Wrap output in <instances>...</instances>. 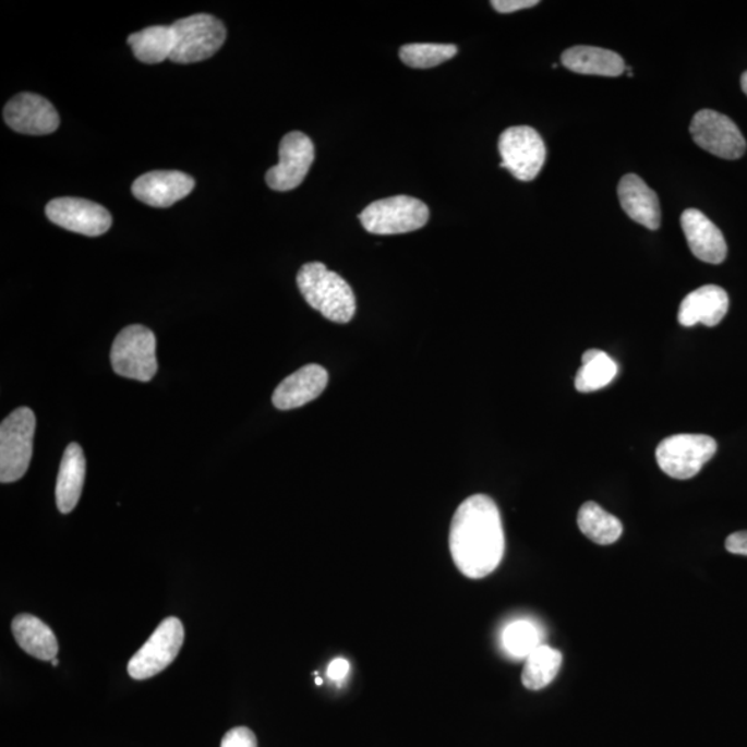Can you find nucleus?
Wrapping results in <instances>:
<instances>
[{"label":"nucleus","instance_id":"obj_5","mask_svg":"<svg viewBox=\"0 0 747 747\" xmlns=\"http://www.w3.org/2000/svg\"><path fill=\"white\" fill-rule=\"evenodd\" d=\"M157 339L152 329L129 326L117 335L111 348V364L118 375L148 383L158 371Z\"/></svg>","mask_w":747,"mask_h":747},{"label":"nucleus","instance_id":"obj_32","mask_svg":"<svg viewBox=\"0 0 747 747\" xmlns=\"http://www.w3.org/2000/svg\"><path fill=\"white\" fill-rule=\"evenodd\" d=\"M740 86H742V91H744L745 95L747 96V71L744 72V75H742Z\"/></svg>","mask_w":747,"mask_h":747},{"label":"nucleus","instance_id":"obj_10","mask_svg":"<svg viewBox=\"0 0 747 747\" xmlns=\"http://www.w3.org/2000/svg\"><path fill=\"white\" fill-rule=\"evenodd\" d=\"M689 132L694 142L713 156L738 159L746 152V141L739 128L731 118L718 111L697 112L690 122Z\"/></svg>","mask_w":747,"mask_h":747},{"label":"nucleus","instance_id":"obj_7","mask_svg":"<svg viewBox=\"0 0 747 747\" xmlns=\"http://www.w3.org/2000/svg\"><path fill=\"white\" fill-rule=\"evenodd\" d=\"M718 453V442L712 436L682 434L666 437L656 448L661 470L678 481L697 477L700 470Z\"/></svg>","mask_w":747,"mask_h":747},{"label":"nucleus","instance_id":"obj_33","mask_svg":"<svg viewBox=\"0 0 747 747\" xmlns=\"http://www.w3.org/2000/svg\"><path fill=\"white\" fill-rule=\"evenodd\" d=\"M51 664H53L55 667H58L59 666L58 659H53V661H51Z\"/></svg>","mask_w":747,"mask_h":747},{"label":"nucleus","instance_id":"obj_29","mask_svg":"<svg viewBox=\"0 0 747 747\" xmlns=\"http://www.w3.org/2000/svg\"><path fill=\"white\" fill-rule=\"evenodd\" d=\"M538 0H493L492 7L498 13L507 14L538 7Z\"/></svg>","mask_w":747,"mask_h":747},{"label":"nucleus","instance_id":"obj_25","mask_svg":"<svg viewBox=\"0 0 747 747\" xmlns=\"http://www.w3.org/2000/svg\"><path fill=\"white\" fill-rule=\"evenodd\" d=\"M563 653L556 649L540 646L527 658L522 672V684L530 690L549 687L563 667Z\"/></svg>","mask_w":747,"mask_h":747},{"label":"nucleus","instance_id":"obj_21","mask_svg":"<svg viewBox=\"0 0 747 747\" xmlns=\"http://www.w3.org/2000/svg\"><path fill=\"white\" fill-rule=\"evenodd\" d=\"M561 59L566 69L581 75L619 76L626 70L619 55L594 46H575L565 50Z\"/></svg>","mask_w":747,"mask_h":747},{"label":"nucleus","instance_id":"obj_11","mask_svg":"<svg viewBox=\"0 0 747 747\" xmlns=\"http://www.w3.org/2000/svg\"><path fill=\"white\" fill-rule=\"evenodd\" d=\"M280 162L266 173V183L275 192H290L305 180L314 161V146L302 132H291L280 143Z\"/></svg>","mask_w":747,"mask_h":747},{"label":"nucleus","instance_id":"obj_2","mask_svg":"<svg viewBox=\"0 0 747 747\" xmlns=\"http://www.w3.org/2000/svg\"><path fill=\"white\" fill-rule=\"evenodd\" d=\"M297 285L309 305L328 321L347 324L357 313V298L352 288L338 273L328 270L321 262L303 265L298 272Z\"/></svg>","mask_w":747,"mask_h":747},{"label":"nucleus","instance_id":"obj_8","mask_svg":"<svg viewBox=\"0 0 747 747\" xmlns=\"http://www.w3.org/2000/svg\"><path fill=\"white\" fill-rule=\"evenodd\" d=\"M183 643V623L178 617H167L129 661V676L133 679H147L157 676L165 668L171 666Z\"/></svg>","mask_w":747,"mask_h":747},{"label":"nucleus","instance_id":"obj_18","mask_svg":"<svg viewBox=\"0 0 747 747\" xmlns=\"http://www.w3.org/2000/svg\"><path fill=\"white\" fill-rule=\"evenodd\" d=\"M623 210L649 230L661 228L662 210L661 203L655 192L648 188L637 174L628 173L623 177L617 188Z\"/></svg>","mask_w":747,"mask_h":747},{"label":"nucleus","instance_id":"obj_3","mask_svg":"<svg viewBox=\"0 0 747 747\" xmlns=\"http://www.w3.org/2000/svg\"><path fill=\"white\" fill-rule=\"evenodd\" d=\"M36 419L28 407H20L0 425V482H17L28 471Z\"/></svg>","mask_w":747,"mask_h":747},{"label":"nucleus","instance_id":"obj_6","mask_svg":"<svg viewBox=\"0 0 747 747\" xmlns=\"http://www.w3.org/2000/svg\"><path fill=\"white\" fill-rule=\"evenodd\" d=\"M369 233L378 236L403 234L415 231L430 220V209L422 201L409 195L375 201L359 216Z\"/></svg>","mask_w":747,"mask_h":747},{"label":"nucleus","instance_id":"obj_14","mask_svg":"<svg viewBox=\"0 0 747 747\" xmlns=\"http://www.w3.org/2000/svg\"><path fill=\"white\" fill-rule=\"evenodd\" d=\"M194 188V179L183 172L153 171L135 180L132 193L149 207L168 208L188 197Z\"/></svg>","mask_w":747,"mask_h":747},{"label":"nucleus","instance_id":"obj_27","mask_svg":"<svg viewBox=\"0 0 747 747\" xmlns=\"http://www.w3.org/2000/svg\"><path fill=\"white\" fill-rule=\"evenodd\" d=\"M503 643L509 655L527 659L535 648L541 646L540 634L530 622H514L504 630Z\"/></svg>","mask_w":747,"mask_h":747},{"label":"nucleus","instance_id":"obj_31","mask_svg":"<svg viewBox=\"0 0 747 747\" xmlns=\"http://www.w3.org/2000/svg\"><path fill=\"white\" fill-rule=\"evenodd\" d=\"M350 664L347 659L339 658L334 659V661L329 663L327 674L334 682H341V679L348 676Z\"/></svg>","mask_w":747,"mask_h":747},{"label":"nucleus","instance_id":"obj_34","mask_svg":"<svg viewBox=\"0 0 747 747\" xmlns=\"http://www.w3.org/2000/svg\"><path fill=\"white\" fill-rule=\"evenodd\" d=\"M316 684H317V685H322V684H323V679H322V678H316Z\"/></svg>","mask_w":747,"mask_h":747},{"label":"nucleus","instance_id":"obj_20","mask_svg":"<svg viewBox=\"0 0 747 747\" xmlns=\"http://www.w3.org/2000/svg\"><path fill=\"white\" fill-rule=\"evenodd\" d=\"M12 631L20 648L39 661L51 662L59 653V641L53 630L39 617L22 613L14 617Z\"/></svg>","mask_w":747,"mask_h":747},{"label":"nucleus","instance_id":"obj_1","mask_svg":"<svg viewBox=\"0 0 747 747\" xmlns=\"http://www.w3.org/2000/svg\"><path fill=\"white\" fill-rule=\"evenodd\" d=\"M448 547L457 569L468 579H483L498 568L506 553V535L493 498L475 494L458 506Z\"/></svg>","mask_w":747,"mask_h":747},{"label":"nucleus","instance_id":"obj_17","mask_svg":"<svg viewBox=\"0 0 747 747\" xmlns=\"http://www.w3.org/2000/svg\"><path fill=\"white\" fill-rule=\"evenodd\" d=\"M730 298L724 288L719 286H703L684 298L678 311V323L684 327L719 326L728 313Z\"/></svg>","mask_w":747,"mask_h":747},{"label":"nucleus","instance_id":"obj_4","mask_svg":"<svg viewBox=\"0 0 747 747\" xmlns=\"http://www.w3.org/2000/svg\"><path fill=\"white\" fill-rule=\"evenodd\" d=\"M171 27L174 35L171 61L178 64L198 63L213 58L228 36L224 23L210 14L190 15Z\"/></svg>","mask_w":747,"mask_h":747},{"label":"nucleus","instance_id":"obj_19","mask_svg":"<svg viewBox=\"0 0 747 747\" xmlns=\"http://www.w3.org/2000/svg\"><path fill=\"white\" fill-rule=\"evenodd\" d=\"M86 475L84 450L79 443H71L65 448L60 463L58 484H56V503L61 514H70L79 506Z\"/></svg>","mask_w":747,"mask_h":747},{"label":"nucleus","instance_id":"obj_16","mask_svg":"<svg viewBox=\"0 0 747 747\" xmlns=\"http://www.w3.org/2000/svg\"><path fill=\"white\" fill-rule=\"evenodd\" d=\"M327 384V370L318 364H308L281 381L273 394V405L278 410L299 409L317 399Z\"/></svg>","mask_w":747,"mask_h":747},{"label":"nucleus","instance_id":"obj_23","mask_svg":"<svg viewBox=\"0 0 747 747\" xmlns=\"http://www.w3.org/2000/svg\"><path fill=\"white\" fill-rule=\"evenodd\" d=\"M577 525L586 538L600 545L616 543L623 534L621 520L594 502L581 506L577 514Z\"/></svg>","mask_w":747,"mask_h":747},{"label":"nucleus","instance_id":"obj_28","mask_svg":"<svg viewBox=\"0 0 747 747\" xmlns=\"http://www.w3.org/2000/svg\"><path fill=\"white\" fill-rule=\"evenodd\" d=\"M220 747H257L256 736L246 726H236L221 739Z\"/></svg>","mask_w":747,"mask_h":747},{"label":"nucleus","instance_id":"obj_24","mask_svg":"<svg viewBox=\"0 0 747 747\" xmlns=\"http://www.w3.org/2000/svg\"><path fill=\"white\" fill-rule=\"evenodd\" d=\"M577 371L575 385L581 394L600 390L610 385L617 375V364L604 350H586Z\"/></svg>","mask_w":747,"mask_h":747},{"label":"nucleus","instance_id":"obj_22","mask_svg":"<svg viewBox=\"0 0 747 747\" xmlns=\"http://www.w3.org/2000/svg\"><path fill=\"white\" fill-rule=\"evenodd\" d=\"M128 44L132 46L133 55L142 63L159 64L165 60H171L174 49L173 29L165 25H154L129 36Z\"/></svg>","mask_w":747,"mask_h":747},{"label":"nucleus","instance_id":"obj_30","mask_svg":"<svg viewBox=\"0 0 747 747\" xmlns=\"http://www.w3.org/2000/svg\"><path fill=\"white\" fill-rule=\"evenodd\" d=\"M725 549L731 554L747 556V530L728 535L725 540Z\"/></svg>","mask_w":747,"mask_h":747},{"label":"nucleus","instance_id":"obj_9","mask_svg":"<svg viewBox=\"0 0 747 747\" xmlns=\"http://www.w3.org/2000/svg\"><path fill=\"white\" fill-rule=\"evenodd\" d=\"M498 152L506 168L520 182H532L543 168L547 149L543 138L530 126H513L502 133Z\"/></svg>","mask_w":747,"mask_h":747},{"label":"nucleus","instance_id":"obj_13","mask_svg":"<svg viewBox=\"0 0 747 747\" xmlns=\"http://www.w3.org/2000/svg\"><path fill=\"white\" fill-rule=\"evenodd\" d=\"M4 122L23 135H50L60 125L59 112L45 97L20 93L4 107Z\"/></svg>","mask_w":747,"mask_h":747},{"label":"nucleus","instance_id":"obj_12","mask_svg":"<svg viewBox=\"0 0 747 747\" xmlns=\"http://www.w3.org/2000/svg\"><path fill=\"white\" fill-rule=\"evenodd\" d=\"M46 216L55 225L74 233L97 237L111 228V214L101 205L84 198L63 197L46 205Z\"/></svg>","mask_w":747,"mask_h":747},{"label":"nucleus","instance_id":"obj_15","mask_svg":"<svg viewBox=\"0 0 747 747\" xmlns=\"http://www.w3.org/2000/svg\"><path fill=\"white\" fill-rule=\"evenodd\" d=\"M682 226L692 254L706 264L720 265L728 254V246L721 230L699 209H687Z\"/></svg>","mask_w":747,"mask_h":747},{"label":"nucleus","instance_id":"obj_26","mask_svg":"<svg viewBox=\"0 0 747 747\" xmlns=\"http://www.w3.org/2000/svg\"><path fill=\"white\" fill-rule=\"evenodd\" d=\"M457 46L441 44H411L400 49L401 61L411 69H432L455 58Z\"/></svg>","mask_w":747,"mask_h":747}]
</instances>
